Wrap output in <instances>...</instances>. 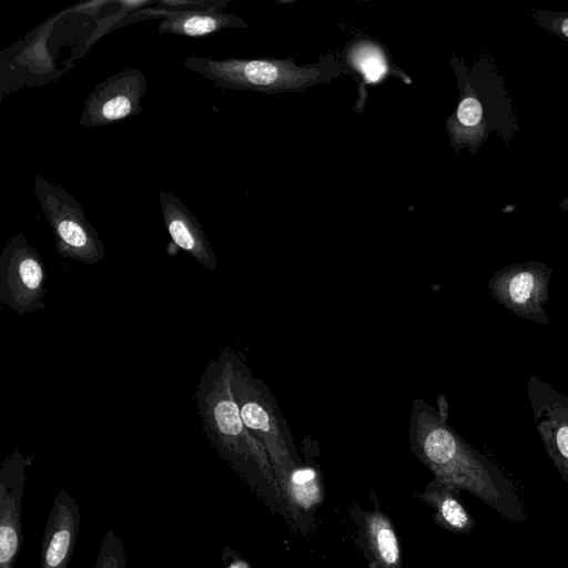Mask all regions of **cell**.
Here are the masks:
<instances>
[{
    "mask_svg": "<svg viewBox=\"0 0 568 568\" xmlns=\"http://www.w3.org/2000/svg\"><path fill=\"white\" fill-rule=\"evenodd\" d=\"M408 442L413 454L434 478L468 491L509 521L527 519L525 506L508 477L422 398L413 403Z\"/></svg>",
    "mask_w": 568,
    "mask_h": 568,
    "instance_id": "obj_1",
    "label": "cell"
},
{
    "mask_svg": "<svg viewBox=\"0 0 568 568\" xmlns=\"http://www.w3.org/2000/svg\"><path fill=\"white\" fill-rule=\"evenodd\" d=\"M231 349L211 359L194 399L203 432L219 455L274 510L291 519L265 448L244 425L231 389Z\"/></svg>",
    "mask_w": 568,
    "mask_h": 568,
    "instance_id": "obj_2",
    "label": "cell"
},
{
    "mask_svg": "<svg viewBox=\"0 0 568 568\" xmlns=\"http://www.w3.org/2000/svg\"><path fill=\"white\" fill-rule=\"evenodd\" d=\"M183 65L211 80L216 87L263 93L296 92L331 81L343 71L333 55H322L318 62L297 65L280 59H211L187 57Z\"/></svg>",
    "mask_w": 568,
    "mask_h": 568,
    "instance_id": "obj_3",
    "label": "cell"
},
{
    "mask_svg": "<svg viewBox=\"0 0 568 568\" xmlns=\"http://www.w3.org/2000/svg\"><path fill=\"white\" fill-rule=\"evenodd\" d=\"M231 389L241 418L265 448L283 498L290 475L303 465L290 426L267 385L231 351Z\"/></svg>",
    "mask_w": 568,
    "mask_h": 568,
    "instance_id": "obj_4",
    "label": "cell"
},
{
    "mask_svg": "<svg viewBox=\"0 0 568 568\" xmlns=\"http://www.w3.org/2000/svg\"><path fill=\"white\" fill-rule=\"evenodd\" d=\"M450 142L458 151L475 154L489 133L498 132L505 141L517 131L516 113L503 79L494 69L483 67L460 91L456 111L446 121Z\"/></svg>",
    "mask_w": 568,
    "mask_h": 568,
    "instance_id": "obj_5",
    "label": "cell"
},
{
    "mask_svg": "<svg viewBox=\"0 0 568 568\" xmlns=\"http://www.w3.org/2000/svg\"><path fill=\"white\" fill-rule=\"evenodd\" d=\"M33 190L62 257L88 265L105 258L104 244L75 197L40 174L34 175Z\"/></svg>",
    "mask_w": 568,
    "mask_h": 568,
    "instance_id": "obj_6",
    "label": "cell"
},
{
    "mask_svg": "<svg viewBox=\"0 0 568 568\" xmlns=\"http://www.w3.org/2000/svg\"><path fill=\"white\" fill-rule=\"evenodd\" d=\"M43 261L22 233L11 236L0 256V302L23 315L45 307Z\"/></svg>",
    "mask_w": 568,
    "mask_h": 568,
    "instance_id": "obj_7",
    "label": "cell"
},
{
    "mask_svg": "<svg viewBox=\"0 0 568 568\" xmlns=\"http://www.w3.org/2000/svg\"><path fill=\"white\" fill-rule=\"evenodd\" d=\"M552 268L541 261L518 262L496 271L488 282L494 301L516 316L548 325L545 304L550 300Z\"/></svg>",
    "mask_w": 568,
    "mask_h": 568,
    "instance_id": "obj_8",
    "label": "cell"
},
{
    "mask_svg": "<svg viewBox=\"0 0 568 568\" xmlns=\"http://www.w3.org/2000/svg\"><path fill=\"white\" fill-rule=\"evenodd\" d=\"M146 78L129 68L100 82L84 101L80 124L84 128L110 125L142 112Z\"/></svg>",
    "mask_w": 568,
    "mask_h": 568,
    "instance_id": "obj_9",
    "label": "cell"
},
{
    "mask_svg": "<svg viewBox=\"0 0 568 568\" xmlns=\"http://www.w3.org/2000/svg\"><path fill=\"white\" fill-rule=\"evenodd\" d=\"M526 392L544 448L568 484V397L536 375L529 376Z\"/></svg>",
    "mask_w": 568,
    "mask_h": 568,
    "instance_id": "obj_10",
    "label": "cell"
},
{
    "mask_svg": "<svg viewBox=\"0 0 568 568\" xmlns=\"http://www.w3.org/2000/svg\"><path fill=\"white\" fill-rule=\"evenodd\" d=\"M14 448L0 467V568H14L21 544V508L26 469L31 463Z\"/></svg>",
    "mask_w": 568,
    "mask_h": 568,
    "instance_id": "obj_11",
    "label": "cell"
},
{
    "mask_svg": "<svg viewBox=\"0 0 568 568\" xmlns=\"http://www.w3.org/2000/svg\"><path fill=\"white\" fill-rule=\"evenodd\" d=\"M80 507L74 497L60 489L44 527L40 568H68L80 531Z\"/></svg>",
    "mask_w": 568,
    "mask_h": 568,
    "instance_id": "obj_12",
    "label": "cell"
},
{
    "mask_svg": "<svg viewBox=\"0 0 568 568\" xmlns=\"http://www.w3.org/2000/svg\"><path fill=\"white\" fill-rule=\"evenodd\" d=\"M159 201L163 223L172 242L203 267L214 271L216 257L199 220L173 193L160 191Z\"/></svg>",
    "mask_w": 568,
    "mask_h": 568,
    "instance_id": "obj_13",
    "label": "cell"
},
{
    "mask_svg": "<svg viewBox=\"0 0 568 568\" xmlns=\"http://www.w3.org/2000/svg\"><path fill=\"white\" fill-rule=\"evenodd\" d=\"M352 517L358 528V544L369 568H403V555L396 530L376 504L373 510L354 507Z\"/></svg>",
    "mask_w": 568,
    "mask_h": 568,
    "instance_id": "obj_14",
    "label": "cell"
},
{
    "mask_svg": "<svg viewBox=\"0 0 568 568\" xmlns=\"http://www.w3.org/2000/svg\"><path fill=\"white\" fill-rule=\"evenodd\" d=\"M162 17L159 24V32L178 34L190 38H202L216 33L227 28L250 27L241 18L224 11H201V12H169L158 7L143 8L133 13L132 22L140 19H156Z\"/></svg>",
    "mask_w": 568,
    "mask_h": 568,
    "instance_id": "obj_15",
    "label": "cell"
},
{
    "mask_svg": "<svg viewBox=\"0 0 568 568\" xmlns=\"http://www.w3.org/2000/svg\"><path fill=\"white\" fill-rule=\"evenodd\" d=\"M459 491L454 485L433 478L416 496L434 509L436 525L450 532L466 535L473 531L475 520L464 506Z\"/></svg>",
    "mask_w": 568,
    "mask_h": 568,
    "instance_id": "obj_16",
    "label": "cell"
},
{
    "mask_svg": "<svg viewBox=\"0 0 568 568\" xmlns=\"http://www.w3.org/2000/svg\"><path fill=\"white\" fill-rule=\"evenodd\" d=\"M324 499V487L318 469L301 465L292 471L284 491L291 519L314 509Z\"/></svg>",
    "mask_w": 568,
    "mask_h": 568,
    "instance_id": "obj_17",
    "label": "cell"
},
{
    "mask_svg": "<svg viewBox=\"0 0 568 568\" xmlns=\"http://www.w3.org/2000/svg\"><path fill=\"white\" fill-rule=\"evenodd\" d=\"M348 60L363 74L365 83L378 81L388 71L385 53L369 41L355 44L349 50Z\"/></svg>",
    "mask_w": 568,
    "mask_h": 568,
    "instance_id": "obj_18",
    "label": "cell"
},
{
    "mask_svg": "<svg viewBox=\"0 0 568 568\" xmlns=\"http://www.w3.org/2000/svg\"><path fill=\"white\" fill-rule=\"evenodd\" d=\"M94 568H126L124 545L112 529L103 536Z\"/></svg>",
    "mask_w": 568,
    "mask_h": 568,
    "instance_id": "obj_19",
    "label": "cell"
},
{
    "mask_svg": "<svg viewBox=\"0 0 568 568\" xmlns=\"http://www.w3.org/2000/svg\"><path fill=\"white\" fill-rule=\"evenodd\" d=\"M532 18L542 29L558 38L568 40V12L534 9Z\"/></svg>",
    "mask_w": 568,
    "mask_h": 568,
    "instance_id": "obj_20",
    "label": "cell"
},
{
    "mask_svg": "<svg viewBox=\"0 0 568 568\" xmlns=\"http://www.w3.org/2000/svg\"><path fill=\"white\" fill-rule=\"evenodd\" d=\"M227 4L223 0H162L156 2V7L169 12H201V11H222Z\"/></svg>",
    "mask_w": 568,
    "mask_h": 568,
    "instance_id": "obj_21",
    "label": "cell"
},
{
    "mask_svg": "<svg viewBox=\"0 0 568 568\" xmlns=\"http://www.w3.org/2000/svg\"><path fill=\"white\" fill-rule=\"evenodd\" d=\"M437 405H438L437 413H438L439 417L444 422H447L448 420V403H447L445 396L440 395L437 398Z\"/></svg>",
    "mask_w": 568,
    "mask_h": 568,
    "instance_id": "obj_22",
    "label": "cell"
},
{
    "mask_svg": "<svg viewBox=\"0 0 568 568\" xmlns=\"http://www.w3.org/2000/svg\"><path fill=\"white\" fill-rule=\"evenodd\" d=\"M559 207L565 211H568V196L560 201Z\"/></svg>",
    "mask_w": 568,
    "mask_h": 568,
    "instance_id": "obj_23",
    "label": "cell"
}]
</instances>
